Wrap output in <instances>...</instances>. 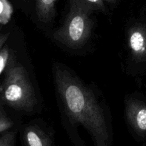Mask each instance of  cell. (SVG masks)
Listing matches in <instances>:
<instances>
[{"instance_id": "6da1fadb", "label": "cell", "mask_w": 146, "mask_h": 146, "mask_svg": "<svg viewBox=\"0 0 146 146\" xmlns=\"http://www.w3.org/2000/svg\"><path fill=\"white\" fill-rule=\"evenodd\" d=\"M54 79L70 121L82 125L95 145H109L110 135L105 114L93 91L59 64L54 66Z\"/></svg>"}, {"instance_id": "7a4b0ae2", "label": "cell", "mask_w": 146, "mask_h": 146, "mask_svg": "<svg viewBox=\"0 0 146 146\" xmlns=\"http://www.w3.org/2000/svg\"><path fill=\"white\" fill-rule=\"evenodd\" d=\"M94 9L86 0H70L69 11L64 24L53 34L54 39L73 49L85 45L91 33V14Z\"/></svg>"}, {"instance_id": "3957f363", "label": "cell", "mask_w": 146, "mask_h": 146, "mask_svg": "<svg viewBox=\"0 0 146 146\" xmlns=\"http://www.w3.org/2000/svg\"><path fill=\"white\" fill-rule=\"evenodd\" d=\"M4 104L18 111L31 113L37 104L34 88L27 70L20 64L10 66L0 87Z\"/></svg>"}, {"instance_id": "277c9868", "label": "cell", "mask_w": 146, "mask_h": 146, "mask_svg": "<svg viewBox=\"0 0 146 146\" xmlns=\"http://www.w3.org/2000/svg\"><path fill=\"white\" fill-rule=\"evenodd\" d=\"M125 115L133 129L140 135H146V104L138 99L126 101Z\"/></svg>"}, {"instance_id": "5b68a950", "label": "cell", "mask_w": 146, "mask_h": 146, "mask_svg": "<svg viewBox=\"0 0 146 146\" xmlns=\"http://www.w3.org/2000/svg\"><path fill=\"white\" fill-rule=\"evenodd\" d=\"M128 46L136 62L146 61V27L137 24L131 29L128 35Z\"/></svg>"}, {"instance_id": "8992f818", "label": "cell", "mask_w": 146, "mask_h": 146, "mask_svg": "<svg viewBox=\"0 0 146 146\" xmlns=\"http://www.w3.org/2000/svg\"><path fill=\"white\" fill-rule=\"evenodd\" d=\"M24 141L29 146H50L52 145L51 138L39 128L29 126L24 131Z\"/></svg>"}, {"instance_id": "52a82bcc", "label": "cell", "mask_w": 146, "mask_h": 146, "mask_svg": "<svg viewBox=\"0 0 146 146\" xmlns=\"http://www.w3.org/2000/svg\"><path fill=\"white\" fill-rule=\"evenodd\" d=\"M56 0H36V13L41 22H50L56 14L55 4Z\"/></svg>"}, {"instance_id": "ba28073f", "label": "cell", "mask_w": 146, "mask_h": 146, "mask_svg": "<svg viewBox=\"0 0 146 146\" xmlns=\"http://www.w3.org/2000/svg\"><path fill=\"white\" fill-rule=\"evenodd\" d=\"M12 12V7L8 0H0V24L8 23Z\"/></svg>"}, {"instance_id": "9c48e42d", "label": "cell", "mask_w": 146, "mask_h": 146, "mask_svg": "<svg viewBox=\"0 0 146 146\" xmlns=\"http://www.w3.org/2000/svg\"><path fill=\"white\" fill-rule=\"evenodd\" d=\"M13 125L11 120L6 115L2 108L0 107V134L11 128Z\"/></svg>"}, {"instance_id": "30bf717a", "label": "cell", "mask_w": 146, "mask_h": 146, "mask_svg": "<svg viewBox=\"0 0 146 146\" xmlns=\"http://www.w3.org/2000/svg\"><path fill=\"white\" fill-rule=\"evenodd\" d=\"M10 57L9 48L7 46L3 47L0 50V75L7 67Z\"/></svg>"}, {"instance_id": "8fae6325", "label": "cell", "mask_w": 146, "mask_h": 146, "mask_svg": "<svg viewBox=\"0 0 146 146\" xmlns=\"http://www.w3.org/2000/svg\"><path fill=\"white\" fill-rule=\"evenodd\" d=\"M16 133L8 132L0 135V146H14L15 145Z\"/></svg>"}, {"instance_id": "7c38bea8", "label": "cell", "mask_w": 146, "mask_h": 146, "mask_svg": "<svg viewBox=\"0 0 146 146\" xmlns=\"http://www.w3.org/2000/svg\"><path fill=\"white\" fill-rule=\"evenodd\" d=\"M89 4H91L95 9H99L101 11H104L105 6H104V0H86Z\"/></svg>"}, {"instance_id": "4fadbf2b", "label": "cell", "mask_w": 146, "mask_h": 146, "mask_svg": "<svg viewBox=\"0 0 146 146\" xmlns=\"http://www.w3.org/2000/svg\"><path fill=\"white\" fill-rule=\"evenodd\" d=\"M10 34L9 33H6V34H0V50L4 47V45L9 39Z\"/></svg>"}, {"instance_id": "5bb4252c", "label": "cell", "mask_w": 146, "mask_h": 146, "mask_svg": "<svg viewBox=\"0 0 146 146\" xmlns=\"http://www.w3.org/2000/svg\"><path fill=\"white\" fill-rule=\"evenodd\" d=\"M104 1H111V2H112V1H114L115 0H104Z\"/></svg>"}, {"instance_id": "9a60e30c", "label": "cell", "mask_w": 146, "mask_h": 146, "mask_svg": "<svg viewBox=\"0 0 146 146\" xmlns=\"http://www.w3.org/2000/svg\"><path fill=\"white\" fill-rule=\"evenodd\" d=\"M22 1H26V0H22Z\"/></svg>"}]
</instances>
